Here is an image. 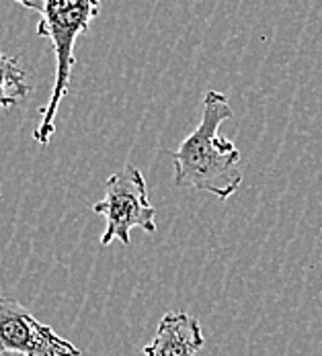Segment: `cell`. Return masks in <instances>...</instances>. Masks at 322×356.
Segmentation results:
<instances>
[{"instance_id": "cell-5", "label": "cell", "mask_w": 322, "mask_h": 356, "mask_svg": "<svg viewBox=\"0 0 322 356\" xmlns=\"http://www.w3.org/2000/svg\"><path fill=\"white\" fill-rule=\"evenodd\" d=\"M206 346L197 318L185 312H169L160 318L154 340L144 346V356H195Z\"/></svg>"}, {"instance_id": "cell-2", "label": "cell", "mask_w": 322, "mask_h": 356, "mask_svg": "<svg viewBox=\"0 0 322 356\" xmlns=\"http://www.w3.org/2000/svg\"><path fill=\"white\" fill-rule=\"evenodd\" d=\"M23 8L37 13V35L49 39L56 58V76L47 105L41 108L39 125L33 131V140L39 145H47L56 131V113L62 99L68 95L72 70L76 64L74 47L76 39L86 33L93 19L101 10V0H15Z\"/></svg>"}, {"instance_id": "cell-1", "label": "cell", "mask_w": 322, "mask_h": 356, "mask_svg": "<svg viewBox=\"0 0 322 356\" xmlns=\"http://www.w3.org/2000/svg\"><path fill=\"white\" fill-rule=\"evenodd\" d=\"M234 113L228 97L220 90H208L199 125L167 154L175 162V186L212 193L220 201H228L243 184V152L217 134L220 125Z\"/></svg>"}, {"instance_id": "cell-6", "label": "cell", "mask_w": 322, "mask_h": 356, "mask_svg": "<svg viewBox=\"0 0 322 356\" xmlns=\"http://www.w3.org/2000/svg\"><path fill=\"white\" fill-rule=\"evenodd\" d=\"M31 92L25 68L15 56L0 51V108H15Z\"/></svg>"}, {"instance_id": "cell-4", "label": "cell", "mask_w": 322, "mask_h": 356, "mask_svg": "<svg viewBox=\"0 0 322 356\" xmlns=\"http://www.w3.org/2000/svg\"><path fill=\"white\" fill-rule=\"evenodd\" d=\"M80 356L82 350L41 323L17 299L0 295V356Z\"/></svg>"}, {"instance_id": "cell-3", "label": "cell", "mask_w": 322, "mask_h": 356, "mask_svg": "<svg viewBox=\"0 0 322 356\" xmlns=\"http://www.w3.org/2000/svg\"><path fill=\"white\" fill-rule=\"evenodd\" d=\"M93 213L103 215L107 227L101 236V246H109L113 240L130 246V232L140 227L148 234H156V209L150 205L148 186L144 175L134 166L111 175L105 182V197L93 205Z\"/></svg>"}]
</instances>
